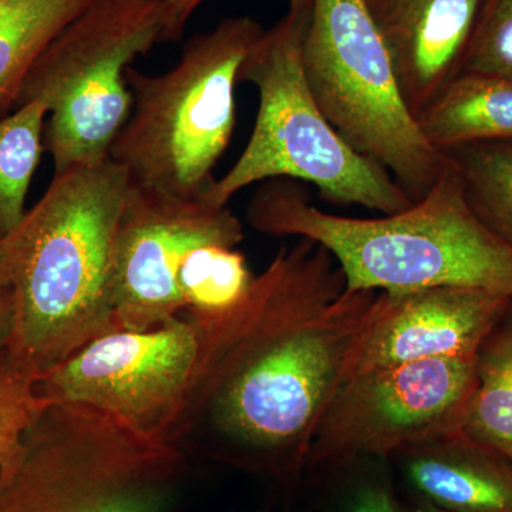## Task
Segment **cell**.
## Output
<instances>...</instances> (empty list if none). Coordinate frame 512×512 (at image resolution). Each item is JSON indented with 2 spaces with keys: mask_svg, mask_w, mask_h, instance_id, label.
<instances>
[{
  "mask_svg": "<svg viewBox=\"0 0 512 512\" xmlns=\"http://www.w3.org/2000/svg\"><path fill=\"white\" fill-rule=\"evenodd\" d=\"M96 0H0V117L39 57Z\"/></svg>",
  "mask_w": 512,
  "mask_h": 512,
  "instance_id": "16",
  "label": "cell"
},
{
  "mask_svg": "<svg viewBox=\"0 0 512 512\" xmlns=\"http://www.w3.org/2000/svg\"><path fill=\"white\" fill-rule=\"evenodd\" d=\"M409 512H443L436 510V508L429 507V505L417 504L413 508H409Z\"/></svg>",
  "mask_w": 512,
  "mask_h": 512,
  "instance_id": "28",
  "label": "cell"
},
{
  "mask_svg": "<svg viewBox=\"0 0 512 512\" xmlns=\"http://www.w3.org/2000/svg\"><path fill=\"white\" fill-rule=\"evenodd\" d=\"M242 239L244 228L229 205L130 183L114 251L117 329H154L177 318L185 311L177 288L184 256L202 245L237 248Z\"/></svg>",
  "mask_w": 512,
  "mask_h": 512,
  "instance_id": "11",
  "label": "cell"
},
{
  "mask_svg": "<svg viewBox=\"0 0 512 512\" xmlns=\"http://www.w3.org/2000/svg\"><path fill=\"white\" fill-rule=\"evenodd\" d=\"M264 33L248 16L192 37L173 69L151 76L127 69L133 104L109 157L130 183L201 198L235 127V87L249 50Z\"/></svg>",
  "mask_w": 512,
  "mask_h": 512,
  "instance_id": "5",
  "label": "cell"
},
{
  "mask_svg": "<svg viewBox=\"0 0 512 512\" xmlns=\"http://www.w3.org/2000/svg\"><path fill=\"white\" fill-rule=\"evenodd\" d=\"M417 123L437 151L487 141H512V83L461 73Z\"/></svg>",
  "mask_w": 512,
  "mask_h": 512,
  "instance_id": "15",
  "label": "cell"
},
{
  "mask_svg": "<svg viewBox=\"0 0 512 512\" xmlns=\"http://www.w3.org/2000/svg\"><path fill=\"white\" fill-rule=\"evenodd\" d=\"M12 282V254L8 237L0 239V289L8 288Z\"/></svg>",
  "mask_w": 512,
  "mask_h": 512,
  "instance_id": "26",
  "label": "cell"
},
{
  "mask_svg": "<svg viewBox=\"0 0 512 512\" xmlns=\"http://www.w3.org/2000/svg\"><path fill=\"white\" fill-rule=\"evenodd\" d=\"M476 383L477 357L353 373L320 420L303 478L367 458L389 460L457 433Z\"/></svg>",
  "mask_w": 512,
  "mask_h": 512,
  "instance_id": "9",
  "label": "cell"
},
{
  "mask_svg": "<svg viewBox=\"0 0 512 512\" xmlns=\"http://www.w3.org/2000/svg\"><path fill=\"white\" fill-rule=\"evenodd\" d=\"M163 8L167 20L168 40L180 39L194 10L204 0H154Z\"/></svg>",
  "mask_w": 512,
  "mask_h": 512,
  "instance_id": "24",
  "label": "cell"
},
{
  "mask_svg": "<svg viewBox=\"0 0 512 512\" xmlns=\"http://www.w3.org/2000/svg\"><path fill=\"white\" fill-rule=\"evenodd\" d=\"M36 380L16 365L8 349L0 353V464L47 404L37 393Z\"/></svg>",
  "mask_w": 512,
  "mask_h": 512,
  "instance_id": "23",
  "label": "cell"
},
{
  "mask_svg": "<svg viewBox=\"0 0 512 512\" xmlns=\"http://www.w3.org/2000/svg\"><path fill=\"white\" fill-rule=\"evenodd\" d=\"M309 12L289 10L264 30L239 70L254 84L258 114L247 147L201 200L227 207L239 191L274 178L315 185L323 201L396 214L414 202L386 170L357 153L319 109L306 82L302 45Z\"/></svg>",
  "mask_w": 512,
  "mask_h": 512,
  "instance_id": "4",
  "label": "cell"
},
{
  "mask_svg": "<svg viewBox=\"0 0 512 512\" xmlns=\"http://www.w3.org/2000/svg\"><path fill=\"white\" fill-rule=\"evenodd\" d=\"M185 454L80 403H47L0 464V512H171Z\"/></svg>",
  "mask_w": 512,
  "mask_h": 512,
  "instance_id": "6",
  "label": "cell"
},
{
  "mask_svg": "<svg viewBox=\"0 0 512 512\" xmlns=\"http://www.w3.org/2000/svg\"><path fill=\"white\" fill-rule=\"evenodd\" d=\"M46 119L39 101L0 117V239L9 237L28 212L26 197L45 148Z\"/></svg>",
  "mask_w": 512,
  "mask_h": 512,
  "instance_id": "18",
  "label": "cell"
},
{
  "mask_svg": "<svg viewBox=\"0 0 512 512\" xmlns=\"http://www.w3.org/2000/svg\"><path fill=\"white\" fill-rule=\"evenodd\" d=\"M460 433L512 466V301L477 355V383Z\"/></svg>",
  "mask_w": 512,
  "mask_h": 512,
  "instance_id": "17",
  "label": "cell"
},
{
  "mask_svg": "<svg viewBox=\"0 0 512 512\" xmlns=\"http://www.w3.org/2000/svg\"><path fill=\"white\" fill-rule=\"evenodd\" d=\"M15 323V301L12 288L0 289V353L8 349Z\"/></svg>",
  "mask_w": 512,
  "mask_h": 512,
  "instance_id": "25",
  "label": "cell"
},
{
  "mask_svg": "<svg viewBox=\"0 0 512 512\" xmlns=\"http://www.w3.org/2000/svg\"><path fill=\"white\" fill-rule=\"evenodd\" d=\"M441 154L456 168L477 217L512 247V141L466 144Z\"/></svg>",
  "mask_w": 512,
  "mask_h": 512,
  "instance_id": "19",
  "label": "cell"
},
{
  "mask_svg": "<svg viewBox=\"0 0 512 512\" xmlns=\"http://www.w3.org/2000/svg\"><path fill=\"white\" fill-rule=\"evenodd\" d=\"M512 298L470 286L377 292L350 375L453 357H477Z\"/></svg>",
  "mask_w": 512,
  "mask_h": 512,
  "instance_id": "12",
  "label": "cell"
},
{
  "mask_svg": "<svg viewBox=\"0 0 512 512\" xmlns=\"http://www.w3.org/2000/svg\"><path fill=\"white\" fill-rule=\"evenodd\" d=\"M161 42H168L167 20L154 0H96L39 57L16 107H46L55 175L109 158L133 104L127 69Z\"/></svg>",
  "mask_w": 512,
  "mask_h": 512,
  "instance_id": "8",
  "label": "cell"
},
{
  "mask_svg": "<svg viewBox=\"0 0 512 512\" xmlns=\"http://www.w3.org/2000/svg\"><path fill=\"white\" fill-rule=\"evenodd\" d=\"M420 503L443 512H512V466L457 433L394 456Z\"/></svg>",
  "mask_w": 512,
  "mask_h": 512,
  "instance_id": "14",
  "label": "cell"
},
{
  "mask_svg": "<svg viewBox=\"0 0 512 512\" xmlns=\"http://www.w3.org/2000/svg\"><path fill=\"white\" fill-rule=\"evenodd\" d=\"M302 64L319 109L343 140L420 201L446 158L423 136L400 93L369 2L312 0Z\"/></svg>",
  "mask_w": 512,
  "mask_h": 512,
  "instance_id": "7",
  "label": "cell"
},
{
  "mask_svg": "<svg viewBox=\"0 0 512 512\" xmlns=\"http://www.w3.org/2000/svg\"><path fill=\"white\" fill-rule=\"evenodd\" d=\"M254 278L237 248L202 245L191 249L181 261L177 288L185 312L210 318L238 305Z\"/></svg>",
  "mask_w": 512,
  "mask_h": 512,
  "instance_id": "20",
  "label": "cell"
},
{
  "mask_svg": "<svg viewBox=\"0 0 512 512\" xmlns=\"http://www.w3.org/2000/svg\"><path fill=\"white\" fill-rule=\"evenodd\" d=\"M130 185L111 158L53 175L9 235L15 323L8 352L40 376L116 330L114 251Z\"/></svg>",
  "mask_w": 512,
  "mask_h": 512,
  "instance_id": "2",
  "label": "cell"
},
{
  "mask_svg": "<svg viewBox=\"0 0 512 512\" xmlns=\"http://www.w3.org/2000/svg\"><path fill=\"white\" fill-rule=\"evenodd\" d=\"M247 218L262 234L312 239L328 249L348 292L470 286L512 298V247L477 217L447 158L433 188L396 214H329L298 181L274 178L255 192Z\"/></svg>",
  "mask_w": 512,
  "mask_h": 512,
  "instance_id": "3",
  "label": "cell"
},
{
  "mask_svg": "<svg viewBox=\"0 0 512 512\" xmlns=\"http://www.w3.org/2000/svg\"><path fill=\"white\" fill-rule=\"evenodd\" d=\"M461 73L512 83V0H484Z\"/></svg>",
  "mask_w": 512,
  "mask_h": 512,
  "instance_id": "22",
  "label": "cell"
},
{
  "mask_svg": "<svg viewBox=\"0 0 512 512\" xmlns=\"http://www.w3.org/2000/svg\"><path fill=\"white\" fill-rule=\"evenodd\" d=\"M386 461H355L312 480L328 487L330 512H409L399 500Z\"/></svg>",
  "mask_w": 512,
  "mask_h": 512,
  "instance_id": "21",
  "label": "cell"
},
{
  "mask_svg": "<svg viewBox=\"0 0 512 512\" xmlns=\"http://www.w3.org/2000/svg\"><path fill=\"white\" fill-rule=\"evenodd\" d=\"M289 10L295 12H309L312 8V0H288Z\"/></svg>",
  "mask_w": 512,
  "mask_h": 512,
  "instance_id": "27",
  "label": "cell"
},
{
  "mask_svg": "<svg viewBox=\"0 0 512 512\" xmlns=\"http://www.w3.org/2000/svg\"><path fill=\"white\" fill-rule=\"evenodd\" d=\"M377 292L346 291L328 249L299 238L238 305L195 319L200 349L163 440L282 484L305 477L323 414L349 377Z\"/></svg>",
  "mask_w": 512,
  "mask_h": 512,
  "instance_id": "1",
  "label": "cell"
},
{
  "mask_svg": "<svg viewBox=\"0 0 512 512\" xmlns=\"http://www.w3.org/2000/svg\"><path fill=\"white\" fill-rule=\"evenodd\" d=\"M407 107L420 116L463 72L484 0H367Z\"/></svg>",
  "mask_w": 512,
  "mask_h": 512,
  "instance_id": "13",
  "label": "cell"
},
{
  "mask_svg": "<svg viewBox=\"0 0 512 512\" xmlns=\"http://www.w3.org/2000/svg\"><path fill=\"white\" fill-rule=\"evenodd\" d=\"M200 328L190 315L148 330L116 329L36 380L47 403H80L163 440L190 386Z\"/></svg>",
  "mask_w": 512,
  "mask_h": 512,
  "instance_id": "10",
  "label": "cell"
}]
</instances>
